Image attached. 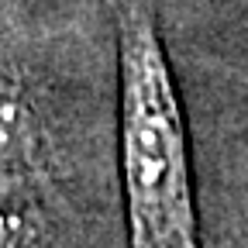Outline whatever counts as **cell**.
<instances>
[{"mask_svg":"<svg viewBox=\"0 0 248 248\" xmlns=\"http://www.w3.org/2000/svg\"><path fill=\"white\" fill-rule=\"evenodd\" d=\"M121 162L131 248H200L186 128L152 0H121Z\"/></svg>","mask_w":248,"mask_h":248,"instance_id":"6da1fadb","label":"cell"}]
</instances>
